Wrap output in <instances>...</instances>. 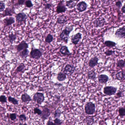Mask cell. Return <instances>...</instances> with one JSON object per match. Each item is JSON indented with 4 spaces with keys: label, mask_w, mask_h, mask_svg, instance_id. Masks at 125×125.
<instances>
[{
    "label": "cell",
    "mask_w": 125,
    "mask_h": 125,
    "mask_svg": "<svg viewBox=\"0 0 125 125\" xmlns=\"http://www.w3.org/2000/svg\"><path fill=\"white\" fill-rule=\"evenodd\" d=\"M73 29V25L66 26L60 34V39L65 43H67L69 38V35Z\"/></svg>",
    "instance_id": "1"
},
{
    "label": "cell",
    "mask_w": 125,
    "mask_h": 125,
    "mask_svg": "<svg viewBox=\"0 0 125 125\" xmlns=\"http://www.w3.org/2000/svg\"><path fill=\"white\" fill-rule=\"evenodd\" d=\"M85 113L88 115H93L95 111V105L92 102H89L84 106Z\"/></svg>",
    "instance_id": "2"
},
{
    "label": "cell",
    "mask_w": 125,
    "mask_h": 125,
    "mask_svg": "<svg viewBox=\"0 0 125 125\" xmlns=\"http://www.w3.org/2000/svg\"><path fill=\"white\" fill-rule=\"evenodd\" d=\"M117 88L112 86H108L104 87L103 92L105 94L108 96L114 95L116 94Z\"/></svg>",
    "instance_id": "3"
},
{
    "label": "cell",
    "mask_w": 125,
    "mask_h": 125,
    "mask_svg": "<svg viewBox=\"0 0 125 125\" xmlns=\"http://www.w3.org/2000/svg\"><path fill=\"white\" fill-rule=\"evenodd\" d=\"M105 20L104 18L99 17L93 21V24L95 28H102L105 25Z\"/></svg>",
    "instance_id": "4"
},
{
    "label": "cell",
    "mask_w": 125,
    "mask_h": 125,
    "mask_svg": "<svg viewBox=\"0 0 125 125\" xmlns=\"http://www.w3.org/2000/svg\"><path fill=\"white\" fill-rule=\"evenodd\" d=\"M45 100L44 94L41 92H36L33 97V100L39 104H41Z\"/></svg>",
    "instance_id": "5"
},
{
    "label": "cell",
    "mask_w": 125,
    "mask_h": 125,
    "mask_svg": "<svg viewBox=\"0 0 125 125\" xmlns=\"http://www.w3.org/2000/svg\"><path fill=\"white\" fill-rule=\"evenodd\" d=\"M67 8L65 4L64 3V0H62L59 2L56 9V12L58 14L64 13L67 10Z\"/></svg>",
    "instance_id": "6"
},
{
    "label": "cell",
    "mask_w": 125,
    "mask_h": 125,
    "mask_svg": "<svg viewBox=\"0 0 125 125\" xmlns=\"http://www.w3.org/2000/svg\"><path fill=\"white\" fill-rule=\"evenodd\" d=\"M42 56V52L39 49L34 48L31 49L30 53V57L31 58L38 59Z\"/></svg>",
    "instance_id": "7"
},
{
    "label": "cell",
    "mask_w": 125,
    "mask_h": 125,
    "mask_svg": "<svg viewBox=\"0 0 125 125\" xmlns=\"http://www.w3.org/2000/svg\"><path fill=\"white\" fill-rule=\"evenodd\" d=\"M28 18L27 15L24 12H20L15 15L16 21L18 23H22L26 21Z\"/></svg>",
    "instance_id": "8"
},
{
    "label": "cell",
    "mask_w": 125,
    "mask_h": 125,
    "mask_svg": "<svg viewBox=\"0 0 125 125\" xmlns=\"http://www.w3.org/2000/svg\"><path fill=\"white\" fill-rule=\"evenodd\" d=\"M75 68L73 65L67 64L64 69V72L68 75L71 76L74 72Z\"/></svg>",
    "instance_id": "9"
},
{
    "label": "cell",
    "mask_w": 125,
    "mask_h": 125,
    "mask_svg": "<svg viewBox=\"0 0 125 125\" xmlns=\"http://www.w3.org/2000/svg\"><path fill=\"white\" fill-rule=\"evenodd\" d=\"M76 9L79 12H82L86 10L87 4L85 1H80L76 5Z\"/></svg>",
    "instance_id": "10"
},
{
    "label": "cell",
    "mask_w": 125,
    "mask_h": 125,
    "mask_svg": "<svg viewBox=\"0 0 125 125\" xmlns=\"http://www.w3.org/2000/svg\"><path fill=\"white\" fill-rule=\"evenodd\" d=\"M82 37V34L80 32H78L74 35H73L71 39L72 43L75 45H76L81 39Z\"/></svg>",
    "instance_id": "11"
},
{
    "label": "cell",
    "mask_w": 125,
    "mask_h": 125,
    "mask_svg": "<svg viewBox=\"0 0 125 125\" xmlns=\"http://www.w3.org/2000/svg\"><path fill=\"white\" fill-rule=\"evenodd\" d=\"M115 36L119 39H122L125 37V28L121 27L118 29L115 34Z\"/></svg>",
    "instance_id": "12"
},
{
    "label": "cell",
    "mask_w": 125,
    "mask_h": 125,
    "mask_svg": "<svg viewBox=\"0 0 125 125\" xmlns=\"http://www.w3.org/2000/svg\"><path fill=\"white\" fill-rule=\"evenodd\" d=\"M15 14L14 9L12 8L7 7L5 9L4 11L1 14L2 17H4L7 16H11L14 14Z\"/></svg>",
    "instance_id": "13"
},
{
    "label": "cell",
    "mask_w": 125,
    "mask_h": 125,
    "mask_svg": "<svg viewBox=\"0 0 125 125\" xmlns=\"http://www.w3.org/2000/svg\"><path fill=\"white\" fill-rule=\"evenodd\" d=\"M51 114V112L50 109L47 108H43L41 115V118L43 121L47 119Z\"/></svg>",
    "instance_id": "14"
},
{
    "label": "cell",
    "mask_w": 125,
    "mask_h": 125,
    "mask_svg": "<svg viewBox=\"0 0 125 125\" xmlns=\"http://www.w3.org/2000/svg\"><path fill=\"white\" fill-rule=\"evenodd\" d=\"M28 44L25 41L23 40L17 45L16 49L18 52H20L24 49H28Z\"/></svg>",
    "instance_id": "15"
},
{
    "label": "cell",
    "mask_w": 125,
    "mask_h": 125,
    "mask_svg": "<svg viewBox=\"0 0 125 125\" xmlns=\"http://www.w3.org/2000/svg\"><path fill=\"white\" fill-rule=\"evenodd\" d=\"M3 22L4 26L6 27L9 26L15 23L14 18L12 17L6 18L3 20Z\"/></svg>",
    "instance_id": "16"
},
{
    "label": "cell",
    "mask_w": 125,
    "mask_h": 125,
    "mask_svg": "<svg viewBox=\"0 0 125 125\" xmlns=\"http://www.w3.org/2000/svg\"><path fill=\"white\" fill-rule=\"evenodd\" d=\"M99 60L97 57H94L90 60L89 62V66L90 67L93 68L96 66L98 64V61Z\"/></svg>",
    "instance_id": "17"
},
{
    "label": "cell",
    "mask_w": 125,
    "mask_h": 125,
    "mask_svg": "<svg viewBox=\"0 0 125 125\" xmlns=\"http://www.w3.org/2000/svg\"><path fill=\"white\" fill-rule=\"evenodd\" d=\"M109 80L108 76L104 74H101L98 76V80L99 83L101 84L106 83Z\"/></svg>",
    "instance_id": "18"
},
{
    "label": "cell",
    "mask_w": 125,
    "mask_h": 125,
    "mask_svg": "<svg viewBox=\"0 0 125 125\" xmlns=\"http://www.w3.org/2000/svg\"><path fill=\"white\" fill-rule=\"evenodd\" d=\"M67 21V17L64 15H59L57 19V23L60 24H64Z\"/></svg>",
    "instance_id": "19"
},
{
    "label": "cell",
    "mask_w": 125,
    "mask_h": 125,
    "mask_svg": "<svg viewBox=\"0 0 125 125\" xmlns=\"http://www.w3.org/2000/svg\"><path fill=\"white\" fill-rule=\"evenodd\" d=\"M65 6L69 9H71L75 7L77 5V3L74 0H69L66 1Z\"/></svg>",
    "instance_id": "20"
},
{
    "label": "cell",
    "mask_w": 125,
    "mask_h": 125,
    "mask_svg": "<svg viewBox=\"0 0 125 125\" xmlns=\"http://www.w3.org/2000/svg\"><path fill=\"white\" fill-rule=\"evenodd\" d=\"M21 99L22 102L24 103H29L31 101V97L26 93L22 94L21 95Z\"/></svg>",
    "instance_id": "21"
},
{
    "label": "cell",
    "mask_w": 125,
    "mask_h": 125,
    "mask_svg": "<svg viewBox=\"0 0 125 125\" xmlns=\"http://www.w3.org/2000/svg\"><path fill=\"white\" fill-rule=\"evenodd\" d=\"M60 52L62 55L64 56H68L71 54L70 51L68 50V48L65 45L62 46L60 50Z\"/></svg>",
    "instance_id": "22"
},
{
    "label": "cell",
    "mask_w": 125,
    "mask_h": 125,
    "mask_svg": "<svg viewBox=\"0 0 125 125\" xmlns=\"http://www.w3.org/2000/svg\"><path fill=\"white\" fill-rule=\"evenodd\" d=\"M104 45L106 47L109 48H111L115 47L116 45V43L115 42L111 41V40H106L104 42Z\"/></svg>",
    "instance_id": "23"
},
{
    "label": "cell",
    "mask_w": 125,
    "mask_h": 125,
    "mask_svg": "<svg viewBox=\"0 0 125 125\" xmlns=\"http://www.w3.org/2000/svg\"><path fill=\"white\" fill-rule=\"evenodd\" d=\"M125 73L123 70L118 72L116 75V79L120 81H122L125 78Z\"/></svg>",
    "instance_id": "24"
},
{
    "label": "cell",
    "mask_w": 125,
    "mask_h": 125,
    "mask_svg": "<svg viewBox=\"0 0 125 125\" xmlns=\"http://www.w3.org/2000/svg\"><path fill=\"white\" fill-rule=\"evenodd\" d=\"M67 75L64 72H60L58 74L57 79L59 81H62L67 78Z\"/></svg>",
    "instance_id": "25"
},
{
    "label": "cell",
    "mask_w": 125,
    "mask_h": 125,
    "mask_svg": "<svg viewBox=\"0 0 125 125\" xmlns=\"http://www.w3.org/2000/svg\"><path fill=\"white\" fill-rule=\"evenodd\" d=\"M17 38V34L13 33H11L8 35L9 41L11 44H12L15 41Z\"/></svg>",
    "instance_id": "26"
},
{
    "label": "cell",
    "mask_w": 125,
    "mask_h": 125,
    "mask_svg": "<svg viewBox=\"0 0 125 125\" xmlns=\"http://www.w3.org/2000/svg\"><path fill=\"white\" fill-rule=\"evenodd\" d=\"M26 67L23 63L21 64L15 69L16 72H23L25 69Z\"/></svg>",
    "instance_id": "27"
},
{
    "label": "cell",
    "mask_w": 125,
    "mask_h": 125,
    "mask_svg": "<svg viewBox=\"0 0 125 125\" xmlns=\"http://www.w3.org/2000/svg\"><path fill=\"white\" fill-rule=\"evenodd\" d=\"M29 50L28 49H24L20 52L19 55L22 58H26L28 56Z\"/></svg>",
    "instance_id": "28"
},
{
    "label": "cell",
    "mask_w": 125,
    "mask_h": 125,
    "mask_svg": "<svg viewBox=\"0 0 125 125\" xmlns=\"http://www.w3.org/2000/svg\"><path fill=\"white\" fill-rule=\"evenodd\" d=\"M87 76L89 79L94 80L96 78V73L94 70H91L88 72Z\"/></svg>",
    "instance_id": "29"
},
{
    "label": "cell",
    "mask_w": 125,
    "mask_h": 125,
    "mask_svg": "<svg viewBox=\"0 0 125 125\" xmlns=\"http://www.w3.org/2000/svg\"><path fill=\"white\" fill-rule=\"evenodd\" d=\"M86 123L87 125H92L94 123V117L91 116H88L86 119Z\"/></svg>",
    "instance_id": "30"
},
{
    "label": "cell",
    "mask_w": 125,
    "mask_h": 125,
    "mask_svg": "<svg viewBox=\"0 0 125 125\" xmlns=\"http://www.w3.org/2000/svg\"><path fill=\"white\" fill-rule=\"evenodd\" d=\"M8 100L9 102L12 103L13 105H16L18 104V101L15 98L12 97L11 96L8 97Z\"/></svg>",
    "instance_id": "31"
},
{
    "label": "cell",
    "mask_w": 125,
    "mask_h": 125,
    "mask_svg": "<svg viewBox=\"0 0 125 125\" xmlns=\"http://www.w3.org/2000/svg\"><path fill=\"white\" fill-rule=\"evenodd\" d=\"M116 65L117 67L119 68H122L125 67V61L123 59L118 60L117 62Z\"/></svg>",
    "instance_id": "32"
},
{
    "label": "cell",
    "mask_w": 125,
    "mask_h": 125,
    "mask_svg": "<svg viewBox=\"0 0 125 125\" xmlns=\"http://www.w3.org/2000/svg\"><path fill=\"white\" fill-rule=\"evenodd\" d=\"M53 36L51 34H48L45 37V42L47 43H50L53 41Z\"/></svg>",
    "instance_id": "33"
},
{
    "label": "cell",
    "mask_w": 125,
    "mask_h": 125,
    "mask_svg": "<svg viewBox=\"0 0 125 125\" xmlns=\"http://www.w3.org/2000/svg\"><path fill=\"white\" fill-rule=\"evenodd\" d=\"M119 116L121 117L125 116V108L124 107H119L118 109Z\"/></svg>",
    "instance_id": "34"
},
{
    "label": "cell",
    "mask_w": 125,
    "mask_h": 125,
    "mask_svg": "<svg viewBox=\"0 0 125 125\" xmlns=\"http://www.w3.org/2000/svg\"><path fill=\"white\" fill-rule=\"evenodd\" d=\"M25 4L26 7L28 8H31L33 6V4L31 0H26L25 2Z\"/></svg>",
    "instance_id": "35"
},
{
    "label": "cell",
    "mask_w": 125,
    "mask_h": 125,
    "mask_svg": "<svg viewBox=\"0 0 125 125\" xmlns=\"http://www.w3.org/2000/svg\"><path fill=\"white\" fill-rule=\"evenodd\" d=\"M0 102L2 103H7V98L5 95H1L0 96Z\"/></svg>",
    "instance_id": "36"
},
{
    "label": "cell",
    "mask_w": 125,
    "mask_h": 125,
    "mask_svg": "<svg viewBox=\"0 0 125 125\" xmlns=\"http://www.w3.org/2000/svg\"><path fill=\"white\" fill-rule=\"evenodd\" d=\"M115 51H112L111 50H108L105 51L104 54H105L106 56H110L114 55L115 53Z\"/></svg>",
    "instance_id": "37"
},
{
    "label": "cell",
    "mask_w": 125,
    "mask_h": 125,
    "mask_svg": "<svg viewBox=\"0 0 125 125\" xmlns=\"http://www.w3.org/2000/svg\"><path fill=\"white\" fill-rule=\"evenodd\" d=\"M62 112L61 110L59 109H58L56 110L54 113V117L56 118H59L61 116V114Z\"/></svg>",
    "instance_id": "38"
},
{
    "label": "cell",
    "mask_w": 125,
    "mask_h": 125,
    "mask_svg": "<svg viewBox=\"0 0 125 125\" xmlns=\"http://www.w3.org/2000/svg\"><path fill=\"white\" fill-rule=\"evenodd\" d=\"M6 8V4L4 2L0 1V12L3 11Z\"/></svg>",
    "instance_id": "39"
},
{
    "label": "cell",
    "mask_w": 125,
    "mask_h": 125,
    "mask_svg": "<svg viewBox=\"0 0 125 125\" xmlns=\"http://www.w3.org/2000/svg\"><path fill=\"white\" fill-rule=\"evenodd\" d=\"M9 117L11 121H14L17 119V114L15 113L10 114L9 115Z\"/></svg>",
    "instance_id": "40"
},
{
    "label": "cell",
    "mask_w": 125,
    "mask_h": 125,
    "mask_svg": "<svg viewBox=\"0 0 125 125\" xmlns=\"http://www.w3.org/2000/svg\"><path fill=\"white\" fill-rule=\"evenodd\" d=\"M34 113L35 114H37L38 115H41L42 114V111L38 108H35L34 109Z\"/></svg>",
    "instance_id": "41"
},
{
    "label": "cell",
    "mask_w": 125,
    "mask_h": 125,
    "mask_svg": "<svg viewBox=\"0 0 125 125\" xmlns=\"http://www.w3.org/2000/svg\"><path fill=\"white\" fill-rule=\"evenodd\" d=\"M19 120L21 121H25L27 120L26 116L24 114H21L19 116Z\"/></svg>",
    "instance_id": "42"
},
{
    "label": "cell",
    "mask_w": 125,
    "mask_h": 125,
    "mask_svg": "<svg viewBox=\"0 0 125 125\" xmlns=\"http://www.w3.org/2000/svg\"><path fill=\"white\" fill-rule=\"evenodd\" d=\"M54 122L56 125H61L62 124V120L58 118H56L54 120Z\"/></svg>",
    "instance_id": "43"
},
{
    "label": "cell",
    "mask_w": 125,
    "mask_h": 125,
    "mask_svg": "<svg viewBox=\"0 0 125 125\" xmlns=\"http://www.w3.org/2000/svg\"><path fill=\"white\" fill-rule=\"evenodd\" d=\"M115 6L119 9H120L122 7V3L120 0H118L115 3Z\"/></svg>",
    "instance_id": "44"
},
{
    "label": "cell",
    "mask_w": 125,
    "mask_h": 125,
    "mask_svg": "<svg viewBox=\"0 0 125 125\" xmlns=\"http://www.w3.org/2000/svg\"><path fill=\"white\" fill-rule=\"evenodd\" d=\"M123 92L122 91H120L118 92L116 94V96L115 97V98L116 99H119V98L122 97L123 96Z\"/></svg>",
    "instance_id": "45"
},
{
    "label": "cell",
    "mask_w": 125,
    "mask_h": 125,
    "mask_svg": "<svg viewBox=\"0 0 125 125\" xmlns=\"http://www.w3.org/2000/svg\"><path fill=\"white\" fill-rule=\"evenodd\" d=\"M26 0H18L17 4L18 6H21L25 4Z\"/></svg>",
    "instance_id": "46"
},
{
    "label": "cell",
    "mask_w": 125,
    "mask_h": 125,
    "mask_svg": "<svg viewBox=\"0 0 125 125\" xmlns=\"http://www.w3.org/2000/svg\"><path fill=\"white\" fill-rule=\"evenodd\" d=\"M52 7V4L51 3H48L45 5V10L50 9Z\"/></svg>",
    "instance_id": "47"
},
{
    "label": "cell",
    "mask_w": 125,
    "mask_h": 125,
    "mask_svg": "<svg viewBox=\"0 0 125 125\" xmlns=\"http://www.w3.org/2000/svg\"><path fill=\"white\" fill-rule=\"evenodd\" d=\"M121 11H122V12L123 13L125 14V3L124 5L122 7V9H121Z\"/></svg>",
    "instance_id": "48"
},
{
    "label": "cell",
    "mask_w": 125,
    "mask_h": 125,
    "mask_svg": "<svg viewBox=\"0 0 125 125\" xmlns=\"http://www.w3.org/2000/svg\"><path fill=\"white\" fill-rule=\"evenodd\" d=\"M56 125L55 123H53L52 122L50 121V120H49V121L47 123V125Z\"/></svg>",
    "instance_id": "49"
},
{
    "label": "cell",
    "mask_w": 125,
    "mask_h": 125,
    "mask_svg": "<svg viewBox=\"0 0 125 125\" xmlns=\"http://www.w3.org/2000/svg\"><path fill=\"white\" fill-rule=\"evenodd\" d=\"M124 61H125V59H124Z\"/></svg>",
    "instance_id": "50"
},
{
    "label": "cell",
    "mask_w": 125,
    "mask_h": 125,
    "mask_svg": "<svg viewBox=\"0 0 125 125\" xmlns=\"http://www.w3.org/2000/svg\"><path fill=\"white\" fill-rule=\"evenodd\" d=\"M124 108H125V106H124Z\"/></svg>",
    "instance_id": "51"
}]
</instances>
